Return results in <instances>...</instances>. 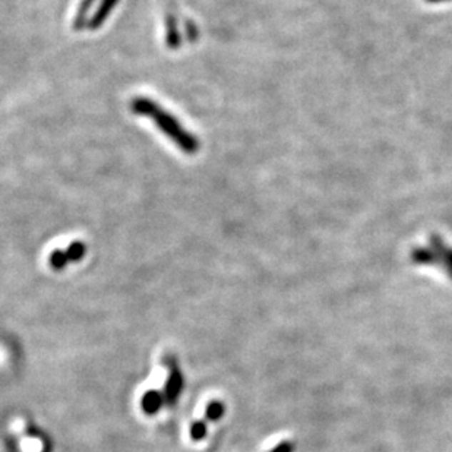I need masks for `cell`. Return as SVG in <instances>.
Returning <instances> with one entry per match:
<instances>
[{"label":"cell","mask_w":452,"mask_h":452,"mask_svg":"<svg viewBox=\"0 0 452 452\" xmlns=\"http://www.w3.org/2000/svg\"><path fill=\"white\" fill-rule=\"evenodd\" d=\"M131 110L138 116L153 120L159 131L174 142L186 156H195L199 153V139L186 131L171 113L161 109L157 101L148 97H135L131 101Z\"/></svg>","instance_id":"cell-1"},{"label":"cell","mask_w":452,"mask_h":452,"mask_svg":"<svg viewBox=\"0 0 452 452\" xmlns=\"http://www.w3.org/2000/svg\"><path fill=\"white\" fill-rule=\"evenodd\" d=\"M164 363L169 366V371H170L167 382H166V388H164V401L169 406H174L179 400L180 393H182V389H184V376L176 363L174 357H166Z\"/></svg>","instance_id":"cell-2"},{"label":"cell","mask_w":452,"mask_h":452,"mask_svg":"<svg viewBox=\"0 0 452 452\" xmlns=\"http://www.w3.org/2000/svg\"><path fill=\"white\" fill-rule=\"evenodd\" d=\"M119 2L120 0H101L100 5L97 6V11L93 14V16L89 18L86 24V28L89 31H97V29H100L111 15L113 9L119 5Z\"/></svg>","instance_id":"cell-3"},{"label":"cell","mask_w":452,"mask_h":452,"mask_svg":"<svg viewBox=\"0 0 452 452\" xmlns=\"http://www.w3.org/2000/svg\"><path fill=\"white\" fill-rule=\"evenodd\" d=\"M166 25V46L170 50H177L182 46V34H180L179 21L173 12H167L164 16Z\"/></svg>","instance_id":"cell-4"},{"label":"cell","mask_w":452,"mask_h":452,"mask_svg":"<svg viewBox=\"0 0 452 452\" xmlns=\"http://www.w3.org/2000/svg\"><path fill=\"white\" fill-rule=\"evenodd\" d=\"M97 0H81L76 8V14L74 16V31H82L84 28H86V24L89 21V12H91Z\"/></svg>","instance_id":"cell-5"},{"label":"cell","mask_w":452,"mask_h":452,"mask_svg":"<svg viewBox=\"0 0 452 452\" xmlns=\"http://www.w3.org/2000/svg\"><path fill=\"white\" fill-rule=\"evenodd\" d=\"M164 403H166L164 396L160 393V391L153 389V391H148V393L144 394L141 406L146 414H156Z\"/></svg>","instance_id":"cell-6"},{"label":"cell","mask_w":452,"mask_h":452,"mask_svg":"<svg viewBox=\"0 0 452 452\" xmlns=\"http://www.w3.org/2000/svg\"><path fill=\"white\" fill-rule=\"evenodd\" d=\"M85 253H86V245L84 242H81V240H75V242H72L69 245V248L66 249V255H68L69 262L82 261Z\"/></svg>","instance_id":"cell-7"},{"label":"cell","mask_w":452,"mask_h":452,"mask_svg":"<svg viewBox=\"0 0 452 452\" xmlns=\"http://www.w3.org/2000/svg\"><path fill=\"white\" fill-rule=\"evenodd\" d=\"M49 263H50V266H51L54 271H62V269H65V266L69 263L66 251L54 249V251L50 253Z\"/></svg>","instance_id":"cell-8"},{"label":"cell","mask_w":452,"mask_h":452,"mask_svg":"<svg viewBox=\"0 0 452 452\" xmlns=\"http://www.w3.org/2000/svg\"><path fill=\"white\" fill-rule=\"evenodd\" d=\"M224 404L221 401H211L208 406H206V410H205V417L211 421H217L220 420L223 416H224Z\"/></svg>","instance_id":"cell-9"},{"label":"cell","mask_w":452,"mask_h":452,"mask_svg":"<svg viewBox=\"0 0 452 452\" xmlns=\"http://www.w3.org/2000/svg\"><path fill=\"white\" fill-rule=\"evenodd\" d=\"M206 436V425L204 421H195L191 426V438L194 441H202Z\"/></svg>","instance_id":"cell-10"},{"label":"cell","mask_w":452,"mask_h":452,"mask_svg":"<svg viewBox=\"0 0 452 452\" xmlns=\"http://www.w3.org/2000/svg\"><path fill=\"white\" fill-rule=\"evenodd\" d=\"M273 452H290V446H288V443H283V445L277 446Z\"/></svg>","instance_id":"cell-11"}]
</instances>
